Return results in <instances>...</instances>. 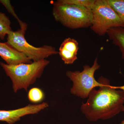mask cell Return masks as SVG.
<instances>
[{"mask_svg":"<svg viewBox=\"0 0 124 124\" xmlns=\"http://www.w3.org/2000/svg\"><path fill=\"white\" fill-rule=\"evenodd\" d=\"M26 31L20 28L16 31H11L7 35V42L33 62L46 59L51 55L58 54V51L51 46L36 47L30 44L25 38Z\"/></svg>","mask_w":124,"mask_h":124,"instance_id":"5b68a950","label":"cell"},{"mask_svg":"<svg viewBox=\"0 0 124 124\" xmlns=\"http://www.w3.org/2000/svg\"><path fill=\"white\" fill-rule=\"evenodd\" d=\"M45 98L44 93L41 89L37 87L32 88L28 93V98L32 103L37 104L40 103Z\"/></svg>","mask_w":124,"mask_h":124,"instance_id":"7c38bea8","label":"cell"},{"mask_svg":"<svg viewBox=\"0 0 124 124\" xmlns=\"http://www.w3.org/2000/svg\"><path fill=\"white\" fill-rule=\"evenodd\" d=\"M0 56L8 65L32 62L27 56L14 48L7 42H0Z\"/></svg>","mask_w":124,"mask_h":124,"instance_id":"ba28073f","label":"cell"},{"mask_svg":"<svg viewBox=\"0 0 124 124\" xmlns=\"http://www.w3.org/2000/svg\"><path fill=\"white\" fill-rule=\"evenodd\" d=\"M100 67L97 58H96L92 66L85 65L82 71H68L66 73L67 76L73 84L71 89V93L81 98L88 97L90 93L93 89L101 85L100 82L99 81H97L94 76L95 71Z\"/></svg>","mask_w":124,"mask_h":124,"instance_id":"8992f818","label":"cell"},{"mask_svg":"<svg viewBox=\"0 0 124 124\" xmlns=\"http://www.w3.org/2000/svg\"><path fill=\"white\" fill-rule=\"evenodd\" d=\"M79 44L75 39L69 37L62 42L59 49L58 54L65 64H73L78 59Z\"/></svg>","mask_w":124,"mask_h":124,"instance_id":"9c48e42d","label":"cell"},{"mask_svg":"<svg viewBox=\"0 0 124 124\" xmlns=\"http://www.w3.org/2000/svg\"><path fill=\"white\" fill-rule=\"evenodd\" d=\"M52 14L57 22L70 29L85 28L92 25V9L86 7L62 4L57 1L53 4Z\"/></svg>","mask_w":124,"mask_h":124,"instance_id":"3957f363","label":"cell"},{"mask_svg":"<svg viewBox=\"0 0 124 124\" xmlns=\"http://www.w3.org/2000/svg\"><path fill=\"white\" fill-rule=\"evenodd\" d=\"M99 89H93L81 110L90 121L108 119L122 111L124 107V91L120 86H112L110 81L100 77Z\"/></svg>","mask_w":124,"mask_h":124,"instance_id":"6da1fadb","label":"cell"},{"mask_svg":"<svg viewBox=\"0 0 124 124\" xmlns=\"http://www.w3.org/2000/svg\"><path fill=\"white\" fill-rule=\"evenodd\" d=\"M9 18L4 13L0 12V38L4 40L6 36L12 31Z\"/></svg>","mask_w":124,"mask_h":124,"instance_id":"8fae6325","label":"cell"},{"mask_svg":"<svg viewBox=\"0 0 124 124\" xmlns=\"http://www.w3.org/2000/svg\"><path fill=\"white\" fill-rule=\"evenodd\" d=\"M92 11L93 21L90 28L99 36L104 35L113 28H124V23L107 0H95Z\"/></svg>","mask_w":124,"mask_h":124,"instance_id":"277c9868","label":"cell"},{"mask_svg":"<svg viewBox=\"0 0 124 124\" xmlns=\"http://www.w3.org/2000/svg\"><path fill=\"white\" fill-rule=\"evenodd\" d=\"M107 34L113 44L119 49L122 59L124 61V28H111L107 31Z\"/></svg>","mask_w":124,"mask_h":124,"instance_id":"30bf717a","label":"cell"},{"mask_svg":"<svg viewBox=\"0 0 124 124\" xmlns=\"http://www.w3.org/2000/svg\"><path fill=\"white\" fill-rule=\"evenodd\" d=\"M49 106L46 102L37 104H28L26 106L12 110L0 109V121L6 122L9 124H14L20 120L21 117L27 115L35 114Z\"/></svg>","mask_w":124,"mask_h":124,"instance_id":"52a82bcc","label":"cell"},{"mask_svg":"<svg viewBox=\"0 0 124 124\" xmlns=\"http://www.w3.org/2000/svg\"><path fill=\"white\" fill-rule=\"evenodd\" d=\"M0 3L2 4V5H3L6 8L9 13L11 14L17 19L20 25V29H23V30L26 31L27 29V24L23 22L22 20L19 19L15 13L14 7L11 5L10 1L0 0Z\"/></svg>","mask_w":124,"mask_h":124,"instance_id":"9a60e30c","label":"cell"},{"mask_svg":"<svg viewBox=\"0 0 124 124\" xmlns=\"http://www.w3.org/2000/svg\"><path fill=\"white\" fill-rule=\"evenodd\" d=\"M57 1L62 4L82 6L92 9L95 0H58Z\"/></svg>","mask_w":124,"mask_h":124,"instance_id":"5bb4252c","label":"cell"},{"mask_svg":"<svg viewBox=\"0 0 124 124\" xmlns=\"http://www.w3.org/2000/svg\"><path fill=\"white\" fill-rule=\"evenodd\" d=\"M122 111H124V107L123 108V109H122ZM120 124H124V120L122 121V122H121Z\"/></svg>","mask_w":124,"mask_h":124,"instance_id":"2e32d148","label":"cell"},{"mask_svg":"<svg viewBox=\"0 0 124 124\" xmlns=\"http://www.w3.org/2000/svg\"><path fill=\"white\" fill-rule=\"evenodd\" d=\"M50 62L46 59L33 62L31 63L8 65L0 62V65L6 74L11 79L12 88L15 93L24 89L26 91L42 75Z\"/></svg>","mask_w":124,"mask_h":124,"instance_id":"7a4b0ae2","label":"cell"},{"mask_svg":"<svg viewBox=\"0 0 124 124\" xmlns=\"http://www.w3.org/2000/svg\"><path fill=\"white\" fill-rule=\"evenodd\" d=\"M124 24V0H107Z\"/></svg>","mask_w":124,"mask_h":124,"instance_id":"4fadbf2b","label":"cell"}]
</instances>
